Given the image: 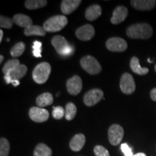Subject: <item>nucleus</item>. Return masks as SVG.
Returning a JSON list of instances; mask_svg holds the SVG:
<instances>
[{"instance_id":"1","label":"nucleus","mask_w":156,"mask_h":156,"mask_svg":"<svg viewBox=\"0 0 156 156\" xmlns=\"http://www.w3.org/2000/svg\"><path fill=\"white\" fill-rule=\"evenodd\" d=\"M126 33L130 38L145 40L153 36V30L147 23H136L129 26Z\"/></svg>"},{"instance_id":"2","label":"nucleus","mask_w":156,"mask_h":156,"mask_svg":"<svg viewBox=\"0 0 156 156\" xmlns=\"http://www.w3.org/2000/svg\"><path fill=\"white\" fill-rule=\"evenodd\" d=\"M67 23L68 20L64 15H56L50 17L44 23V28L46 32H58L62 30Z\"/></svg>"},{"instance_id":"3","label":"nucleus","mask_w":156,"mask_h":156,"mask_svg":"<svg viewBox=\"0 0 156 156\" xmlns=\"http://www.w3.org/2000/svg\"><path fill=\"white\" fill-rule=\"evenodd\" d=\"M51 44L58 54L61 56H70L73 54L74 47L69 44L62 36H56L51 39Z\"/></svg>"},{"instance_id":"4","label":"nucleus","mask_w":156,"mask_h":156,"mask_svg":"<svg viewBox=\"0 0 156 156\" xmlns=\"http://www.w3.org/2000/svg\"><path fill=\"white\" fill-rule=\"evenodd\" d=\"M51 67L48 62H41L35 67L33 72L34 80L38 84H44L48 80Z\"/></svg>"},{"instance_id":"5","label":"nucleus","mask_w":156,"mask_h":156,"mask_svg":"<svg viewBox=\"0 0 156 156\" xmlns=\"http://www.w3.org/2000/svg\"><path fill=\"white\" fill-rule=\"evenodd\" d=\"M80 65L90 75H97L101 72V66L98 60L92 56H85L81 58Z\"/></svg>"},{"instance_id":"6","label":"nucleus","mask_w":156,"mask_h":156,"mask_svg":"<svg viewBox=\"0 0 156 156\" xmlns=\"http://www.w3.org/2000/svg\"><path fill=\"white\" fill-rule=\"evenodd\" d=\"M120 88L124 94L130 95L134 92L136 89L134 78L129 73H124L121 77Z\"/></svg>"},{"instance_id":"7","label":"nucleus","mask_w":156,"mask_h":156,"mask_svg":"<svg viewBox=\"0 0 156 156\" xmlns=\"http://www.w3.org/2000/svg\"><path fill=\"white\" fill-rule=\"evenodd\" d=\"M107 49L113 52H122L127 48V43L124 39L114 37L107 40L106 43Z\"/></svg>"},{"instance_id":"8","label":"nucleus","mask_w":156,"mask_h":156,"mask_svg":"<svg viewBox=\"0 0 156 156\" xmlns=\"http://www.w3.org/2000/svg\"><path fill=\"white\" fill-rule=\"evenodd\" d=\"M108 140L112 145H118L124 136V129L119 124H113L108 129Z\"/></svg>"},{"instance_id":"9","label":"nucleus","mask_w":156,"mask_h":156,"mask_svg":"<svg viewBox=\"0 0 156 156\" xmlns=\"http://www.w3.org/2000/svg\"><path fill=\"white\" fill-rule=\"evenodd\" d=\"M103 97V92L101 89L95 88L89 90L84 95V103L87 106L97 104Z\"/></svg>"},{"instance_id":"10","label":"nucleus","mask_w":156,"mask_h":156,"mask_svg":"<svg viewBox=\"0 0 156 156\" xmlns=\"http://www.w3.org/2000/svg\"><path fill=\"white\" fill-rule=\"evenodd\" d=\"M29 116L34 122L41 123L48 120L49 118V113L45 108L40 107H32L29 111Z\"/></svg>"},{"instance_id":"11","label":"nucleus","mask_w":156,"mask_h":156,"mask_svg":"<svg viewBox=\"0 0 156 156\" xmlns=\"http://www.w3.org/2000/svg\"><path fill=\"white\" fill-rule=\"evenodd\" d=\"M67 89L70 95H76L81 92L83 88V82L78 75H74L67 81Z\"/></svg>"},{"instance_id":"12","label":"nucleus","mask_w":156,"mask_h":156,"mask_svg":"<svg viewBox=\"0 0 156 156\" xmlns=\"http://www.w3.org/2000/svg\"><path fill=\"white\" fill-rule=\"evenodd\" d=\"M76 36L80 40L83 41L90 40L95 35V29L93 25L86 24L80 27L75 32Z\"/></svg>"},{"instance_id":"13","label":"nucleus","mask_w":156,"mask_h":156,"mask_svg":"<svg viewBox=\"0 0 156 156\" xmlns=\"http://www.w3.org/2000/svg\"><path fill=\"white\" fill-rule=\"evenodd\" d=\"M128 15V9L124 6H119L113 12L111 23L114 25L119 24L124 22Z\"/></svg>"},{"instance_id":"14","label":"nucleus","mask_w":156,"mask_h":156,"mask_svg":"<svg viewBox=\"0 0 156 156\" xmlns=\"http://www.w3.org/2000/svg\"><path fill=\"white\" fill-rule=\"evenodd\" d=\"M130 3L134 9L141 11L151 10L156 5L155 0H132Z\"/></svg>"},{"instance_id":"15","label":"nucleus","mask_w":156,"mask_h":156,"mask_svg":"<svg viewBox=\"0 0 156 156\" xmlns=\"http://www.w3.org/2000/svg\"><path fill=\"white\" fill-rule=\"evenodd\" d=\"M81 0H63L61 4V10L64 15H69L79 7Z\"/></svg>"},{"instance_id":"16","label":"nucleus","mask_w":156,"mask_h":156,"mask_svg":"<svg viewBox=\"0 0 156 156\" xmlns=\"http://www.w3.org/2000/svg\"><path fill=\"white\" fill-rule=\"evenodd\" d=\"M85 136L83 134H77L75 135L69 142V147L72 151L78 152L81 151L85 145Z\"/></svg>"},{"instance_id":"17","label":"nucleus","mask_w":156,"mask_h":156,"mask_svg":"<svg viewBox=\"0 0 156 156\" xmlns=\"http://www.w3.org/2000/svg\"><path fill=\"white\" fill-rule=\"evenodd\" d=\"M102 9L98 5H93L87 7L85 11V18L89 21L95 20L101 15Z\"/></svg>"},{"instance_id":"18","label":"nucleus","mask_w":156,"mask_h":156,"mask_svg":"<svg viewBox=\"0 0 156 156\" xmlns=\"http://www.w3.org/2000/svg\"><path fill=\"white\" fill-rule=\"evenodd\" d=\"M13 22L21 28H28L33 25V20L30 17L24 14H16L12 18Z\"/></svg>"},{"instance_id":"19","label":"nucleus","mask_w":156,"mask_h":156,"mask_svg":"<svg viewBox=\"0 0 156 156\" xmlns=\"http://www.w3.org/2000/svg\"><path fill=\"white\" fill-rule=\"evenodd\" d=\"M130 68L134 73L139 75H145L149 73L148 68L142 67L140 66L139 58L136 56H133L130 60Z\"/></svg>"},{"instance_id":"20","label":"nucleus","mask_w":156,"mask_h":156,"mask_svg":"<svg viewBox=\"0 0 156 156\" xmlns=\"http://www.w3.org/2000/svg\"><path fill=\"white\" fill-rule=\"evenodd\" d=\"M54 102V98L51 93H44L38 95L36 98V103L39 107H45L51 105Z\"/></svg>"},{"instance_id":"21","label":"nucleus","mask_w":156,"mask_h":156,"mask_svg":"<svg viewBox=\"0 0 156 156\" xmlns=\"http://www.w3.org/2000/svg\"><path fill=\"white\" fill-rule=\"evenodd\" d=\"M28 71V68L24 64H20L18 67H17L14 70L8 74L10 76L12 81V80H19L21 78H23Z\"/></svg>"},{"instance_id":"22","label":"nucleus","mask_w":156,"mask_h":156,"mask_svg":"<svg viewBox=\"0 0 156 156\" xmlns=\"http://www.w3.org/2000/svg\"><path fill=\"white\" fill-rule=\"evenodd\" d=\"M46 34V31L44 30V27H41L39 25H31L28 28H25L24 34L27 36H44Z\"/></svg>"},{"instance_id":"23","label":"nucleus","mask_w":156,"mask_h":156,"mask_svg":"<svg viewBox=\"0 0 156 156\" xmlns=\"http://www.w3.org/2000/svg\"><path fill=\"white\" fill-rule=\"evenodd\" d=\"M52 151L49 147L44 143H40L36 146L34 152V156H51Z\"/></svg>"},{"instance_id":"24","label":"nucleus","mask_w":156,"mask_h":156,"mask_svg":"<svg viewBox=\"0 0 156 156\" xmlns=\"http://www.w3.org/2000/svg\"><path fill=\"white\" fill-rule=\"evenodd\" d=\"M47 3L46 0H27L25 2V6L28 9H37L45 7Z\"/></svg>"},{"instance_id":"25","label":"nucleus","mask_w":156,"mask_h":156,"mask_svg":"<svg viewBox=\"0 0 156 156\" xmlns=\"http://www.w3.org/2000/svg\"><path fill=\"white\" fill-rule=\"evenodd\" d=\"M20 64L18 59H15V58H14V59L9 60V61L6 62L2 68L3 73L5 74V75H8V74L10 73L12 70H14L17 67H18Z\"/></svg>"},{"instance_id":"26","label":"nucleus","mask_w":156,"mask_h":156,"mask_svg":"<svg viewBox=\"0 0 156 156\" xmlns=\"http://www.w3.org/2000/svg\"><path fill=\"white\" fill-rule=\"evenodd\" d=\"M77 114V107L73 103H68L65 108V118L68 121L73 120Z\"/></svg>"},{"instance_id":"27","label":"nucleus","mask_w":156,"mask_h":156,"mask_svg":"<svg viewBox=\"0 0 156 156\" xmlns=\"http://www.w3.org/2000/svg\"><path fill=\"white\" fill-rule=\"evenodd\" d=\"M25 48V45L23 42L17 43L12 46L10 50L11 56L12 57H18L24 53Z\"/></svg>"},{"instance_id":"28","label":"nucleus","mask_w":156,"mask_h":156,"mask_svg":"<svg viewBox=\"0 0 156 156\" xmlns=\"http://www.w3.org/2000/svg\"><path fill=\"white\" fill-rule=\"evenodd\" d=\"M9 142L6 138L0 139V156H8L9 153Z\"/></svg>"},{"instance_id":"29","label":"nucleus","mask_w":156,"mask_h":156,"mask_svg":"<svg viewBox=\"0 0 156 156\" xmlns=\"http://www.w3.org/2000/svg\"><path fill=\"white\" fill-rule=\"evenodd\" d=\"M52 116L55 119H61L65 116V110L62 106L54 107Z\"/></svg>"},{"instance_id":"30","label":"nucleus","mask_w":156,"mask_h":156,"mask_svg":"<svg viewBox=\"0 0 156 156\" xmlns=\"http://www.w3.org/2000/svg\"><path fill=\"white\" fill-rule=\"evenodd\" d=\"M13 23L14 22H13L12 20L9 18V17L2 16V15H1V17H0V27L1 28L10 29L12 27Z\"/></svg>"},{"instance_id":"31","label":"nucleus","mask_w":156,"mask_h":156,"mask_svg":"<svg viewBox=\"0 0 156 156\" xmlns=\"http://www.w3.org/2000/svg\"><path fill=\"white\" fill-rule=\"evenodd\" d=\"M41 42L36 41L33 45V54L35 57H41Z\"/></svg>"},{"instance_id":"32","label":"nucleus","mask_w":156,"mask_h":156,"mask_svg":"<svg viewBox=\"0 0 156 156\" xmlns=\"http://www.w3.org/2000/svg\"><path fill=\"white\" fill-rule=\"evenodd\" d=\"M94 153L95 156H110L108 151L101 145H97L94 147Z\"/></svg>"},{"instance_id":"33","label":"nucleus","mask_w":156,"mask_h":156,"mask_svg":"<svg viewBox=\"0 0 156 156\" xmlns=\"http://www.w3.org/2000/svg\"><path fill=\"white\" fill-rule=\"evenodd\" d=\"M121 150L122 153L124 154L125 156H133L134 154L132 153L131 147L129 146L126 143H123L121 145Z\"/></svg>"},{"instance_id":"34","label":"nucleus","mask_w":156,"mask_h":156,"mask_svg":"<svg viewBox=\"0 0 156 156\" xmlns=\"http://www.w3.org/2000/svg\"><path fill=\"white\" fill-rule=\"evenodd\" d=\"M151 98L153 101H156V87L152 89L151 91Z\"/></svg>"},{"instance_id":"35","label":"nucleus","mask_w":156,"mask_h":156,"mask_svg":"<svg viewBox=\"0 0 156 156\" xmlns=\"http://www.w3.org/2000/svg\"><path fill=\"white\" fill-rule=\"evenodd\" d=\"M5 80L6 81V83H7V84H9L12 83V79L10 77V76H9V75H5Z\"/></svg>"},{"instance_id":"36","label":"nucleus","mask_w":156,"mask_h":156,"mask_svg":"<svg viewBox=\"0 0 156 156\" xmlns=\"http://www.w3.org/2000/svg\"><path fill=\"white\" fill-rule=\"evenodd\" d=\"M11 83L12 84V85H14L15 87H17V86H18V85H19L20 81L19 80H12V81Z\"/></svg>"},{"instance_id":"37","label":"nucleus","mask_w":156,"mask_h":156,"mask_svg":"<svg viewBox=\"0 0 156 156\" xmlns=\"http://www.w3.org/2000/svg\"><path fill=\"white\" fill-rule=\"evenodd\" d=\"M3 36H4V33H3L2 30H0V42L2 41Z\"/></svg>"},{"instance_id":"38","label":"nucleus","mask_w":156,"mask_h":156,"mask_svg":"<svg viewBox=\"0 0 156 156\" xmlns=\"http://www.w3.org/2000/svg\"><path fill=\"white\" fill-rule=\"evenodd\" d=\"M133 156H147V155H146L145 154L143 153H138L136 154H134Z\"/></svg>"},{"instance_id":"39","label":"nucleus","mask_w":156,"mask_h":156,"mask_svg":"<svg viewBox=\"0 0 156 156\" xmlns=\"http://www.w3.org/2000/svg\"><path fill=\"white\" fill-rule=\"evenodd\" d=\"M3 59H4V56L2 55H1L0 56V63H2V62Z\"/></svg>"},{"instance_id":"40","label":"nucleus","mask_w":156,"mask_h":156,"mask_svg":"<svg viewBox=\"0 0 156 156\" xmlns=\"http://www.w3.org/2000/svg\"><path fill=\"white\" fill-rule=\"evenodd\" d=\"M147 61H148V62H150V63H152V61H151V59H150V58H148V59H147Z\"/></svg>"},{"instance_id":"41","label":"nucleus","mask_w":156,"mask_h":156,"mask_svg":"<svg viewBox=\"0 0 156 156\" xmlns=\"http://www.w3.org/2000/svg\"><path fill=\"white\" fill-rule=\"evenodd\" d=\"M155 73H156V64H155Z\"/></svg>"}]
</instances>
